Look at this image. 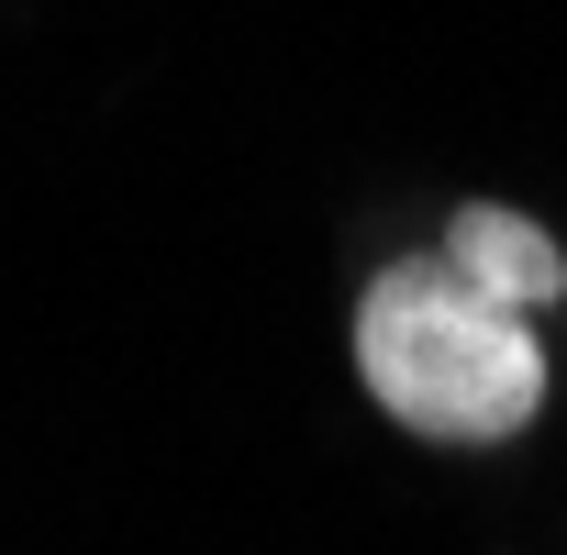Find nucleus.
<instances>
[{
  "instance_id": "obj_1",
  "label": "nucleus",
  "mask_w": 567,
  "mask_h": 555,
  "mask_svg": "<svg viewBox=\"0 0 567 555\" xmlns=\"http://www.w3.org/2000/svg\"><path fill=\"white\" fill-rule=\"evenodd\" d=\"M357 367H368L379 411L412 422V433H434V444H501L545 400L534 323L501 312V301H478L445 255L379 266V290L357 301Z\"/></svg>"
},
{
  "instance_id": "obj_2",
  "label": "nucleus",
  "mask_w": 567,
  "mask_h": 555,
  "mask_svg": "<svg viewBox=\"0 0 567 555\" xmlns=\"http://www.w3.org/2000/svg\"><path fill=\"white\" fill-rule=\"evenodd\" d=\"M445 266L467 278L478 301L523 312V323H534V312L567 290V255H556V244H545L523 211H501V200H467V211H456V233H445Z\"/></svg>"
}]
</instances>
